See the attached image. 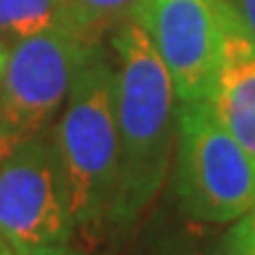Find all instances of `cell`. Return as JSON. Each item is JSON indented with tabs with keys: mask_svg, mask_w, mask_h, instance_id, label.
I'll list each match as a JSON object with an SVG mask.
<instances>
[{
	"mask_svg": "<svg viewBox=\"0 0 255 255\" xmlns=\"http://www.w3.org/2000/svg\"><path fill=\"white\" fill-rule=\"evenodd\" d=\"M62 0H0V45L9 47L45 28L59 26Z\"/></svg>",
	"mask_w": 255,
	"mask_h": 255,
	"instance_id": "9c48e42d",
	"label": "cell"
},
{
	"mask_svg": "<svg viewBox=\"0 0 255 255\" xmlns=\"http://www.w3.org/2000/svg\"><path fill=\"white\" fill-rule=\"evenodd\" d=\"M137 0H62L59 28L83 45H102L121 21L130 17Z\"/></svg>",
	"mask_w": 255,
	"mask_h": 255,
	"instance_id": "ba28073f",
	"label": "cell"
},
{
	"mask_svg": "<svg viewBox=\"0 0 255 255\" xmlns=\"http://www.w3.org/2000/svg\"><path fill=\"white\" fill-rule=\"evenodd\" d=\"M175 194L201 222H237L255 208V161L206 100L177 107Z\"/></svg>",
	"mask_w": 255,
	"mask_h": 255,
	"instance_id": "3957f363",
	"label": "cell"
},
{
	"mask_svg": "<svg viewBox=\"0 0 255 255\" xmlns=\"http://www.w3.org/2000/svg\"><path fill=\"white\" fill-rule=\"evenodd\" d=\"M73 229L52 137L0 123V239L12 248L66 244Z\"/></svg>",
	"mask_w": 255,
	"mask_h": 255,
	"instance_id": "277c9868",
	"label": "cell"
},
{
	"mask_svg": "<svg viewBox=\"0 0 255 255\" xmlns=\"http://www.w3.org/2000/svg\"><path fill=\"white\" fill-rule=\"evenodd\" d=\"M0 255H9V244L0 239Z\"/></svg>",
	"mask_w": 255,
	"mask_h": 255,
	"instance_id": "5bb4252c",
	"label": "cell"
},
{
	"mask_svg": "<svg viewBox=\"0 0 255 255\" xmlns=\"http://www.w3.org/2000/svg\"><path fill=\"white\" fill-rule=\"evenodd\" d=\"M213 114L255 161V38L225 2V36L208 100Z\"/></svg>",
	"mask_w": 255,
	"mask_h": 255,
	"instance_id": "52a82bcc",
	"label": "cell"
},
{
	"mask_svg": "<svg viewBox=\"0 0 255 255\" xmlns=\"http://www.w3.org/2000/svg\"><path fill=\"white\" fill-rule=\"evenodd\" d=\"M222 255H255V208L239 218L229 229Z\"/></svg>",
	"mask_w": 255,
	"mask_h": 255,
	"instance_id": "30bf717a",
	"label": "cell"
},
{
	"mask_svg": "<svg viewBox=\"0 0 255 255\" xmlns=\"http://www.w3.org/2000/svg\"><path fill=\"white\" fill-rule=\"evenodd\" d=\"M5 57H7V50L0 45V73H2V66H5Z\"/></svg>",
	"mask_w": 255,
	"mask_h": 255,
	"instance_id": "4fadbf2b",
	"label": "cell"
},
{
	"mask_svg": "<svg viewBox=\"0 0 255 255\" xmlns=\"http://www.w3.org/2000/svg\"><path fill=\"white\" fill-rule=\"evenodd\" d=\"M130 19L165 64L177 100H208L222 55L225 0H137Z\"/></svg>",
	"mask_w": 255,
	"mask_h": 255,
	"instance_id": "5b68a950",
	"label": "cell"
},
{
	"mask_svg": "<svg viewBox=\"0 0 255 255\" xmlns=\"http://www.w3.org/2000/svg\"><path fill=\"white\" fill-rule=\"evenodd\" d=\"M9 255H83L81 251L66 244H43V246H28V248H12L9 246Z\"/></svg>",
	"mask_w": 255,
	"mask_h": 255,
	"instance_id": "8fae6325",
	"label": "cell"
},
{
	"mask_svg": "<svg viewBox=\"0 0 255 255\" xmlns=\"http://www.w3.org/2000/svg\"><path fill=\"white\" fill-rule=\"evenodd\" d=\"M114 102L119 128V194L111 225H132L168 180L177 109L173 78L137 21L111 31Z\"/></svg>",
	"mask_w": 255,
	"mask_h": 255,
	"instance_id": "6da1fadb",
	"label": "cell"
},
{
	"mask_svg": "<svg viewBox=\"0 0 255 255\" xmlns=\"http://www.w3.org/2000/svg\"><path fill=\"white\" fill-rule=\"evenodd\" d=\"M52 144L76 229L111 222L119 194V128L114 62L107 59L102 45L83 52Z\"/></svg>",
	"mask_w": 255,
	"mask_h": 255,
	"instance_id": "7a4b0ae2",
	"label": "cell"
},
{
	"mask_svg": "<svg viewBox=\"0 0 255 255\" xmlns=\"http://www.w3.org/2000/svg\"><path fill=\"white\" fill-rule=\"evenodd\" d=\"M237 19L246 26V31L255 38V0H225Z\"/></svg>",
	"mask_w": 255,
	"mask_h": 255,
	"instance_id": "7c38bea8",
	"label": "cell"
},
{
	"mask_svg": "<svg viewBox=\"0 0 255 255\" xmlns=\"http://www.w3.org/2000/svg\"><path fill=\"white\" fill-rule=\"evenodd\" d=\"M88 47L59 26L14 43L0 73V123L19 135L47 130Z\"/></svg>",
	"mask_w": 255,
	"mask_h": 255,
	"instance_id": "8992f818",
	"label": "cell"
}]
</instances>
